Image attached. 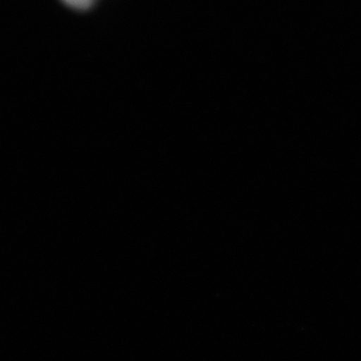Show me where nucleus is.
I'll use <instances>...</instances> for the list:
<instances>
[{
  "instance_id": "obj_1",
  "label": "nucleus",
  "mask_w": 361,
  "mask_h": 361,
  "mask_svg": "<svg viewBox=\"0 0 361 361\" xmlns=\"http://www.w3.org/2000/svg\"><path fill=\"white\" fill-rule=\"evenodd\" d=\"M66 6L78 11H87L94 6L96 0H63Z\"/></svg>"
}]
</instances>
